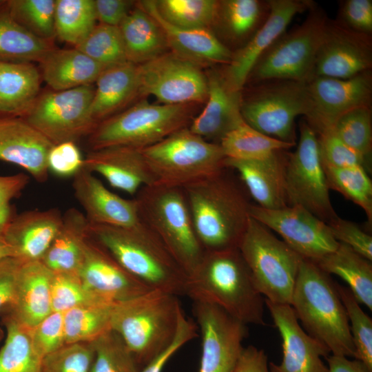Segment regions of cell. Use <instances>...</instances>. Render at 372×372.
<instances>
[{"label": "cell", "instance_id": "obj_2", "mask_svg": "<svg viewBox=\"0 0 372 372\" xmlns=\"http://www.w3.org/2000/svg\"><path fill=\"white\" fill-rule=\"evenodd\" d=\"M88 230L127 272L148 288L185 296L187 274L141 220L131 227L89 223Z\"/></svg>", "mask_w": 372, "mask_h": 372}, {"label": "cell", "instance_id": "obj_9", "mask_svg": "<svg viewBox=\"0 0 372 372\" xmlns=\"http://www.w3.org/2000/svg\"><path fill=\"white\" fill-rule=\"evenodd\" d=\"M238 250L265 299L290 304L302 258L251 216Z\"/></svg>", "mask_w": 372, "mask_h": 372}, {"label": "cell", "instance_id": "obj_33", "mask_svg": "<svg viewBox=\"0 0 372 372\" xmlns=\"http://www.w3.org/2000/svg\"><path fill=\"white\" fill-rule=\"evenodd\" d=\"M89 223L83 213L68 209L63 215L61 228L42 262L54 273H77L89 236Z\"/></svg>", "mask_w": 372, "mask_h": 372}, {"label": "cell", "instance_id": "obj_7", "mask_svg": "<svg viewBox=\"0 0 372 372\" xmlns=\"http://www.w3.org/2000/svg\"><path fill=\"white\" fill-rule=\"evenodd\" d=\"M141 220L158 237L187 276L205 251L194 231L183 189L154 184L140 189L135 198Z\"/></svg>", "mask_w": 372, "mask_h": 372}, {"label": "cell", "instance_id": "obj_60", "mask_svg": "<svg viewBox=\"0 0 372 372\" xmlns=\"http://www.w3.org/2000/svg\"><path fill=\"white\" fill-rule=\"evenodd\" d=\"M232 372H269L267 356L254 346L243 347Z\"/></svg>", "mask_w": 372, "mask_h": 372}, {"label": "cell", "instance_id": "obj_6", "mask_svg": "<svg viewBox=\"0 0 372 372\" xmlns=\"http://www.w3.org/2000/svg\"><path fill=\"white\" fill-rule=\"evenodd\" d=\"M156 184L184 189L225 169L220 144L209 142L181 128L141 149Z\"/></svg>", "mask_w": 372, "mask_h": 372}, {"label": "cell", "instance_id": "obj_58", "mask_svg": "<svg viewBox=\"0 0 372 372\" xmlns=\"http://www.w3.org/2000/svg\"><path fill=\"white\" fill-rule=\"evenodd\" d=\"M23 262L14 257L0 261V311L14 301L17 275Z\"/></svg>", "mask_w": 372, "mask_h": 372}, {"label": "cell", "instance_id": "obj_39", "mask_svg": "<svg viewBox=\"0 0 372 372\" xmlns=\"http://www.w3.org/2000/svg\"><path fill=\"white\" fill-rule=\"evenodd\" d=\"M219 144L227 158L249 161L266 160L296 145L265 135L245 122L227 134Z\"/></svg>", "mask_w": 372, "mask_h": 372}, {"label": "cell", "instance_id": "obj_52", "mask_svg": "<svg viewBox=\"0 0 372 372\" xmlns=\"http://www.w3.org/2000/svg\"><path fill=\"white\" fill-rule=\"evenodd\" d=\"M34 345L43 358L65 344L63 313L52 311L31 328Z\"/></svg>", "mask_w": 372, "mask_h": 372}, {"label": "cell", "instance_id": "obj_21", "mask_svg": "<svg viewBox=\"0 0 372 372\" xmlns=\"http://www.w3.org/2000/svg\"><path fill=\"white\" fill-rule=\"evenodd\" d=\"M77 275L86 289L110 302L152 290L127 272L90 234Z\"/></svg>", "mask_w": 372, "mask_h": 372}, {"label": "cell", "instance_id": "obj_50", "mask_svg": "<svg viewBox=\"0 0 372 372\" xmlns=\"http://www.w3.org/2000/svg\"><path fill=\"white\" fill-rule=\"evenodd\" d=\"M93 360L90 342L65 344L43 358L41 372H92Z\"/></svg>", "mask_w": 372, "mask_h": 372}, {"label": "cell", "instance_id": "obj_51", "mask_svg": "<svg viewBox=\"0 0 372 372\" xmlns=\"http://www.w3.org/2000/svg\"><path fill=\"white\" fill-rule=\"evenodd\" d=\"M322 163L335 167H362L369 172V163L344 143L329 128L318 134Z\"/></svg>", "mask_w": 372, "mask_h": 372}, {"label": "cell", "instance_id": "obj_10", "mask_svg": "<svg viewBox=\"0 0 372 372\" xmlns=\"http://www.w3.org/2000/svg\"><path fill=\"white\" fill-rule=\"evenodd\" d=\"M309 10L300 25L285 32L262 53L251 69L246 84L270 80L306 82L311 77L328 18L314 4Z\"/></svg>", "mask_w": 372, "mask_h": 372}, {"label": "cell", "instance_id": "obj_53", "mask_svg": "<svg viewBox=\"0 0 372 372\" xmlns=\"http://www.w3.org/2000/svg\"><path fill=\"white\" fill-rule=\"evenodd\" d=\"M333 238L369 260H372V236L349 220L336 217L328 224Z\"/></svg>", "mask_w": 372, "mask_h": 372}, {"label": "cell", "instance_id": "obj_59", "mask_svg": "<svg viewBox=\"0 0 372 372\" xmlns=\"http://www.w3.org/2000/svg\"><path fill=\"white\" fill-rule=\"evenodd\" d=\"M96 21L100 24L117 26L132 10L133 1L127 0H94Z\"/></svg>", "mask_w": 372, "mask_h": 372}, {"label": "cell", "instance_id": "obj_31", "mask_svg": "<svg viewBox=\"0 0 372 372\" xmlns=\"http://www.w3.org/2000/svg\"><path fill=\"white\" fill-rule=\"evenodd\" d=\"M39 63L43 80L54 91L92 85L105 69L75 48H54Z\"/></svg>", "mask_w": 372, "mask_h": 372}, {"label": "cell", "instance_id": "obj_43", "mask_svg": "<svg viewBox=\"0 0 372 372\" xmlns=\"http://www.w3.org/2000/svg\"><path fill=\"white\" fill-rule=\"evenodd\" d=\"M329 189L360 206L372 223V182L362 167H335L323 165Z\"/></svg>", "mask_w": 372, "mask_h": 372}, {"label": "cell", "instance_id": "obj_41", "mask_svg": "<svg viewBox=\"0 0 372 372\" xmlns=\"http://www.w3.org/2000/svg\"><path fill=\"white\" fill-rule=\"evenodd\" d=\"M114 303L79 306L63 313L65 344L91 342L111 329Z\"/></svg>", "mask_w": 372, "mask_h": 372}, {"label": "cell", "instance_id": "obj_40", "mask_svg": "<svg viewBox=\"0 0 372 372\" xmlns=\"http://www.w3.org/2000/svg\"><path fill=\"white\" fill-rule=\"evenodd\" d=\"M94 0H55L56 37L75 47L96 26Z\"/></svg>", "mask_w": 372, "mask_h": 372}, {"label": "cell", "instance_id": "obj_45", "mask_svg": "<svg viewBox=\"0 0 372 372\" xmlns=\"http://www.w3.org/2000/svg\"><path fill=\"white\" fill-rule=\"evenodd\" d=\"M347 146L371 164L372 117L371 107L353 109L340 116L330 128Z\"/></svg>", "mask_w": 372, "mask_h": 372}, {"label": "cell", "instance_id": "obj_14", "mask_svg": "<svg viewBox=\"0 0 372 372\" xmlns=\"http://www.w3.org/2000/svg\"><path fill=\"white\" fill-rule=\"evenodd\" d=\"M139 95H152L161 104L205 102L208 85L202 68L172 52L138 65Z\"/></svg>", "mask_w": 372, "mask_h": 372}, {"label": "cell", "instance_id": "obj_48", "mask_svg": "<svg viewBox=\"0 0 372 372\" xmlns=\"http://www.w3.org/2000/svg\"><path fill=\"white\" fill-rule=\"evenodd\" d=\"M335 287L347 313L356 359L372 370V320L348 287L337 282Z\"/></svg>", "mask_w": 372, "mask_h": 372}, {"label": "cell", "instance_id": "obj_26", "mask_svg": "<svg viewBox=\"0 0 372 372\" xmlns=\"http://www.w3.org/2000/svg\"><path fill=\"white\" fill-rule=\"evenodd\" d=\"M206 76L205 106L188 127L204 139L219 144L227 134L245 122L240 111L241 91L231 89L221 72L211 71Z\"/></svg>", "mask_w": 372, "mask_h": 372}, {"label": "cell", "instance_id": "obj_29", "mask_svg": "<svg viewBox=\"0 0 372 372\" xmlns=\"http://www.w3.org/2000/svg\"><path fill=\"white\" fill-rule=\"evenodd\" d=\"M54 272L42 260L23 262L18 272L10 313L33 328L52 312L51 286Z\"/></svg>", "mask_w": 372, "mask_h": 372}, {"label": "cell", "instance_id": "obj_27", "mask_svg": "<svg viewBox=\"0 0 372 372\" xmlns=\"http://www.w3.org/2000/svg\"><path fill=\"white\" fill-rule=\"evenodd\" d=\"M62 221L57 208L25 211L11 220L3 238L13 249L15 258L23 262L42 260Z\"/></svg>", "mask_w": 372, "mask_h": 372}, {"label": "cell", "instance_id": "obj_28", "mask_svg": "<svg viewBox=\"0 0 372 372\" xmlns=\"http://www.w3.org/2000/svg\"><path fill=\"white\" fill-rule=\"evenodd\" d=\"M280 151L263 161L225 158L224 166L236 171L251 196L265 209H277L287 205L284 183L287 154Z\"/></svg>", "mask_w": 372, "mask_h": 372}, {"label": "cell", "instance_id": "obj_61", "mask_svg": "<svg viewBox=\"0 0 372 372\" xmlns=\"http://www.w3.org/2000/svg\"><path fill=\"white\" fill-rule=\"evenodd\" d=\"M328 372H372L359 360H350L347 356L331 354L327 358Z\"/></svg>", "mask_w": 372, "mask_h": 372}, {"label": "cell", "instance_id": "obj_19", "mask_svg": "<svg viewBox=\"0 0 372 372\" xmlns=\"http://www.w3.org/2000/svg\"><path fill=\"white\" fill-rule=\"evenodd\" d=\"M269 12L260 28L241 48L233 52L230 62L221 72L229 87L243 90L248 76L259 57L282 34L293 18L314 4L308 0H270Z\"/></svg>", "mask_w": 372, "mask_h": 372}, {"label": "cell", "instance_id": "obj_36", "mask_svg": "<svg viewBox=\"0 0 372 372\" xmlns=\"http://www.w3.org/2000/svg\"><path fill=\"white\" fill-rule=\"evenodd\" d=\"M54 48L19 25L10 15L6 1H0V60L39 62Z\"/></svg>", "mask_w": 372, "mask_h": 372}, {"label": "cell", "instance_id": "obj_34", "mask_svg": "<svg viewBox=\"0 0 372 372\" xmlns=\"http://www.w3.org/2000/svg\"><path fill=\"white\" fill-rule=\"evenodd\" d=\"M127 61L141 65L165 53L167 44L156 21L136 5L118 26Z\"/></svg>", "mask_w": 372, "mask_h": 372}, {"label": "cell", "instance_id": "obj_25", "mask_svg": "<svg viewBox=\"0 0 372 372\" xmlns=\"http://www.w3.org/2000/svg\"><path fill=\"white\" fill-rule=\"evenodd\" d=\"M136 5L161 27L167 47L173 54L201 68L227 65L230 62L233 52L211 30L185 29L172 25L160 15L155 1H140Z\"/></svg>", "mask_w": 372, "mask_h": 372}, {"label": "cell", "instance_id": "obj_20", "mask_svg": "<svg viewBox=\"0 0 372 372\" xmlns=\"http://www.w3.org/2000/svg\"><path fill=\"white\" fill-rule=\"evenodd\" d=\"M265 304L282 342V362H270L269 372H328L322 358L329 355V350L303 329L291 305L267 299Z\"/></svg>", "mask_w": 372, "mask_h": 372}, {"label": "cell", "instance_id": "obj_5", "mask_svg": "<svg viewBox=\"0 0 372 372\" xmlns=\"http://www.w3.org/2000/svg\"><path fill=\"white\" fill-rule=\"evenodd\" d=\"M182 307L177 296L149 290L113 304L110 327L141 369L173 342Z\"/></svg>", "mask_w": 372, "mask_h": 372}, {"label": "cell", "instance_id": "obj_17", "mask_svg": "<svg viewBox=\"0 0 372 372\" xmlns=\"http://www.w3.org/2000/svg\"><path fill=\"white\" fill-rule=\"evenodd\" d=\"M306 85L310 111L305 120L316 134L331 128L350 110L371 107V70L348 79L313 76Z\"/></svg>", "mask_w": 372, "mask_h": 372}, {"label": "cell", "instance_id": "obj_16", "mask_svg": "<svg viewBox=\"0 0 372 372\" xmlns=\"http://www.w3.org/2000/svg\"><path fill=\"white\" fill-rule=\"evenodd\" d=\"M193 311L202 341L198 372H232L248 335L247 324L207 302L194 301Z\"/></svg>", "mask_w": 372, "mask_h": 372}, {"label": "cell", "instance_id": "obj_37", "mask_svg": "<svg viewBox=\"0 0 372 372\" xmlns=\"http://www.w3.org/2000/svg\"><path fill=\"white\" fill-rule=\"evenodd\" d=\"M4 324L6 335L0 349V372H41L43 358L34 345L31 328L10 313Z\"/></svg>", "mask_w": 372, "mask_h": 372}, {"label": "cell", "instance_id": "obj_46", "mask_svg": "<svg viewBox=\"0 0 372 372\" xmlns=\"http://www.w3.org/2000/svg\"><path fill=\"white\" fill-rule=\"evenodd\" d=\"M75 48L105 68L127 61L121 32L117 26L96 25Z\"/></svg>", "mask_w": 372, "mask_h": 372}, {"label": "cell", "instance_id": "obj_56", "mask_svg": "<svg viewBox=\"0 0 372 372\" xmlns=\"http://www.w3.org/2000/svg\"><path fill=\"white\" fill-rule=\"evenodd\" d=\"M344 25L358 33L372 32V1L346 0L341 3L340 19Z\"/></svg>", "mask_w": 372, "mask_h": 372}, {"label": "cell", "instance_id": "obj_13", "mask_svg": "<svg viewBox=\"0 0 372 372\" xmlns=\"http://www.w3.org/2000/svg\"><path fill=\"white\" fill-rule=\"evenodd\" d=\"M94 94L92 84L45 92L22 118L54 145L76 142L97 125L90 114Z\"/></svg>", "mask_w": 372, "mask_h": 372}, {"label": "cell", "instance_id": "obj_63", "mask_svg": "<svg viewBox=\"0 0 372 372\" xmlns=\"http://www.w3.org/2000/svg\"><path fill=\"white\" fill-rule=\"evenodd\" d=\"M1 331H0V339H1Z\"/></svg>", "mask_w": 372, "mask_h": 372}, {"label": "cell", "instance_id": "obj_22", "mask_svg": "<svg viewBox=\"0 0 372 372\" xmlns=\"http://www.w3.org/2000/svg\"><path fill=\"white\" fill-rule=\"evenodd\" d=\"M73 177L74 196L84 209L89 223L131 227L140 223L136 198L125 199L110 191L84 167Z\"/></svg>", "mask_w": 372, "mask_h": 372}, {"label": "cell", "instance_id": "obj_11", "mask_svg": "<svg viewBox=\"0 0 372 372\" xmlns=\"http://www.w3.org/2000/svg\"><path fill=\"white\" fill-rule=\"evenodd\" d=\"M242 96V94H241ZM242 117L248 125L278 140L296 143L295 120L310 111L306 82L270 80L256 83L241 97Z\"/></svg>", "mask_w": 372, "mask_h": 372}, {"label": "cell", "instance_id": "obj_15", "mask_svg": "<svg viewBox=\"0 0 372 372\" xmlns=\"http://www.w3.org/2000/svg\"><path fill=\"white\" fill-rule=\"evenodd\" d=\"M249 215L278 233L302 258L316 261L339 245L328 225L301 206L269 209L251 204Z\"/></svg>", "mask_w": 372, "mask_h": 372}, {"label": "cell", "instance_id": "obj_24", "mask_svg": "<svg viewBox=\"0 0 372 372\" xmlns=\"http://www.w3.org/2000/svg\"><path fill=\"white\" fill-rule=\"evenodd\" d=\"M83 167L101 175L114 188L130 195L144 186L156 184L141 149L110 146L91 149L84 158Z\"/></svg>", "mask_w": 372, "mask_h": 372}, {"label": "cell", "instance_id": "obj_49", "mask_svg": "<svg viewBox=\"0 0 372 372\" xmlns=\"http://www.w3.org/2000/svg\"><path fill=\"white\" fill-rule=\"evenodd\" d=\"M90 291L81 282L77 273H54L51 286L52 311L65 313L74 307L111 304Z\"/></svg>", "mask_w": 372, "mask_h": 372}, {"label": "cell", "instance_id": "obj_44", "mask_svg": "<svg viewBox=\"0 0 372 372\" xmlns=\"http://www.w3.org/2000/svg\"><path fill=\"white\" fill-rule=\"evenodd\" d=\"M6 5L19 25L37 37L52 42L56 37L55 0H8Z\"/></svg>", "mask_w": 372, "mask_h": 372}, {"label": "cell", "instance_id": "obj_42", "mask_svg": "<svg viewBox=\"0 0 372 372\" xmlns=\"http://www.w3.org/2000/svg\"><path fill=\"white\" fill-rule=\"evenodd\" d=\"M160 15L185 29H209L216 25L219 1L215 0L155 1Z\"/></svg>", "mask_w": 372, "mask_h": 372}, {"label": "cell", "instance_id": "obj_35", "mask_svg": "<svg viewBox=\"0 0 372 372\" xmlns=\"http://www.w3.org/2000/svg\"><path fill=\"white\" fill-rule=\"evenodd\" d=\"M313 262L326 273L344 280L358 302L372 309L371 261L339 242L334 251Z\"/></svg>", "mask_w": 372, "mask_h": 372}, {"label": "cell", "instance_id": "obj_32", "mask_svg": "<svg viewBox=\"0 0 372 372\" xmlns=\"http://www.w3.org/2000/svg\"><path fill=\"white\" fill-rule=\"evenodd\" d=\"M40 80L32 63L0 60V116L23 117L39 96Z\"/></svg>", "mask_w": 372, "mask_h": 372}, {"label": "cell", "instance_id": "obj_38", "mask_svg": "<svg viewBox=\"0 0 372 372\" xmlns=\"http://www.w3.org/2000/svg\"><path fill=\"white\" fill-rule=\"evenodd\" d=\"M269 12L268 1L225 0L219 1L216 24L234 42L247 43L265 21Z\"/></svg>", "mask_w": 372, "mask_h": 372}, {"label": "cell", "instance_id": "obj_54", "mask_svg": "<svg viewBox=\"0 0 372 372\" xmlns=\"http://www.w3.org/2000/svg\"><path fill=\"white\" fill-rule=\"evenodd\" d=\"M84 158L75 142L54 145L48 155L49 171L61 177L74 176L83 167Z\"/></svg>", "mask_w": 372, "mask_h": 372}, {"label": "cell", "instance_id": "obj_47", "mask_svg": "<svg viewBox=\"0 0 372 372\" xmlns=\"http://www.w3.org/2000/svg\"><path fill=\"white\" fill-rule=\"evenodd\" d=\"M94 349L92 372H138L132 353L121 337L110 329L90 342Z\"/></svg>", "mask_w": 372, "mask_h": 372}, {"label": "cell", "instance_id": "obj_3", "mask_svg": "<svg viewBox=\"0 0 372 372\" xmlns=\"http://www.w3.org/2000/svg\"><path fill=\"white\" fill-rule=\"evenodd\" d=\"M225 169L183 189L205 251L238 248L250 218L251 204Z\"/></svg>", "mask_w": 372, "mask_h": 372}, {"label": "cell", "instance_id": "obj_1", "mask_svg": "<svg viewBox=\"0 0 372 372\" xmlns=\"http://www.w3.org/2000/svg\"><path fill=\"white\" fill-rule=\"evenodd\" d=\"M185 296L215 304L245 324L265 325V298L238 248L205 251L187 277Z\"/></svg>", "mask_w": 372, "mask_h": 372}, {"label": "cell", "instance_id": "obj_4", "mask_svg": "<svg viewBox=\"0 0 372 372\" xmlns=\"http://www.w3.org/2000/svg\"><path fill=\"white\" fill-rule=\"evenodd\" d=\"M304 330L331 354L356 359L344 307L330 276L302 258L290 304Z\"/></svg>", "mask_w": 372, "mask_h": 372}, {"label": "cell", "instance_id": "obj_62", "mask_svg": "<svg viewBox=\"0 0 372 372\" xmlns=\"http://www.w3.org/2000/svg\"><path fill=\"white\" fill-rule=\"evenodd\" d=\"M10 257H14L13 249L3 236H0V261Z\"/></svg>", "mask_w": 372, "mask_h": 372}, {"label": "cell", "instance_id": "obj_57", "mask_svg": "<svg viewBox=\"0 0 372 372\" xmlns=\"http://www.w3.org/2000/svg\"><path fill=\"white\" fill-rule=\"evenodd\" d=\"M29 182L25 174L0 176V236H3L11 217L10 201L19 196Z\"/></svg>", "mask_w": 372, "mask_h": 372}, {"label": "cell", "instance_id": "obj_12", "mask_svg": "<svg viewBox=\"0 0 372 372\" xmlns=\"http://www.w3.org/2000/svg\"><path fill=\"white\" fill-rule=\"evenodd\" d=\"M284 183L288 206H301L327 224L338 216L330 200L317 134L305 119L300 123L296 149L287 154Z\"/></svg>", "mask_w": 372, "mask_h": 372}, {"label": "cell", "instance_id": "obj_18", "mask_svg": "<svg viewBox=\"0 0 372 372\" xmlns=\"http://www.w3.org/2000/svg\"><path fill=\"white\" fill-rule=\"evenodd\" d=\"M371 65V36L328 19L311 77L348 79L370 70Z\"/></svg>", "mask_w": 372, "mask_h": 372}, {"label": "cell", "instance_id": "obj_8", "mask_svg": "<svg viewBox=\"0 0 372 372\" xmlns=\"http://www.w3.org/2000/svg\"><path fill=\"white\" fill-rule=\"evenodd\" d=\"M190 105L153 104L142 100L99 123L89 136L91 149L110 146L143 149L191 123Z\"/></svg>", "mask_w": 372, "mask_h": 372}, {"label": "cell", "instance_id": "obj_30", "mask_svg": "<svg viewBox=\"0 0 372 372\" xmlns=\"http://www.w3.org/2000/svg\"><path fill=\"white\" fill-rule=\"evenodd\" d=\"M138 95V65L126 61L105 68L96 81L91 117L98 125Z\"/></svg>", "mask_w": 372, "mask_h": 372}, {"label": "cell", "instance_id": "obj_23", "mask_svg": "<svg viewBox=\"0 0 372 372\" xmlns=\"http://www.w3.org/2000/svg\"><path fill=\"white\" fill-rule=\"evenodd\" d=\"M53 145L23 118L0 116V159L21 167L40 183L48 179Z\"/></svg>", "mask_w": 372, "mask_h": 372}, {"label": "cell", "instance_id": "obj_55", "mask_svg": "<svg viewBox=\"0 0 372 372\" xmlns=\"http://www.w3.org/2000/svg\"><path fill=\"white\" fill-rule=\"evenodd\" d=\"M197 325L187 318L183 310L178 317V328L172 343L138 372H161L169 359L185 344L197 336Z\"/></svg>", "mask_w": 372, "mask_h": 372}]
</instances>
